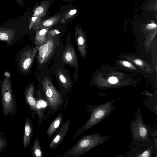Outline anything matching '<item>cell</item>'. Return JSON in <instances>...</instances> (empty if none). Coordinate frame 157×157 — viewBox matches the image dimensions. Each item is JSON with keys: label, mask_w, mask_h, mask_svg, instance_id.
<instances>
[{"label": "cell", "mask_w": 157, "mask_h": 157, "mask_svg": "<svg viewBox=\"0 0 157 157\" xmlns=\"http://www.w3.org/2000/svg\"><path fill=\"white\" fill-rule=\"evenodd\" d=\"M71 121L70 119H68L61 125L50 142L49 149H54L63 141L69 130Z\"/></svg>", "instance_id": "6"}, {"label": "cell", "mask_w": 157, "mask_h": 157, "mask_svg": "<svg viewBox=\"0 0 157 157\" xmlns=\"http://www.w3.org/2000/svg\"><path fill=\"white\" fill-rule=\"evenodd\" d=\"M36 100V113L38 118V124L40 126L42 123L47 111L48 105L43 94L38 90L34 94Z\"/></svg>", "instance_id": "8"}, {"label": "cell", "mask_w": 157, "mask_h": 157, "mask_svg": "<svg viewBox=\"0 0 157 157\" xmlns=\"http://www.w3.org/2000/svg\"><path fill=\"white\" fill-rule=\"evenodd\" d=\"M150 153L148 151H146L144 152H143L140 156L141 157H149L150 156Z\"/></svg>", "instance_id": "23"}, {"label": "cell", "mask_w": 157, "mask_h": 157, "mask_svg": "<svg viewBox=\"0 0 157 157\" xmlns=\"http://www.w3.org/2000/svg\"><path fill=\"white\" fill-rule=\"evenodd\" d=\"M4 134V132H0V153L8 145L7 140L3 136Z\"/></svg>", "instance_id": "17"}, {"label": "cell", "mask_w": 157, "mask_h": 157, "mask_svg": "<svg viewBox=\"0 0 157 157\" xmlns=\"http://www.w3.org/2000/svg\"><path fill=\"white\" fill-rule=\"evenodd\" d=\"M56 75L63 89V94L65 96V94L67 93L72 89L71 81L68 75L60 70L57 71Z\"/></svg>", "instance_id": "12"}, {"label": "cell", "mask_w": 157, "mask_h": 157, "mask_svg": "<svg viewBox=\"0 0 157 157\" xmlns=\"http://www.w3.org/2000/svg\"><path fill=\"white\" fill-rule=\"evenodd\" d=\"M75 41L81 55L84 57L85 55V40L81 33H77Z\"/></svg>", "instance_id": "15"}, {"label": "cell", "mask_w": 157, "mask_h": 157, "mask_svg": "<svg viewBox=\"0 0 157 157\" xmlns=\"http://www.w3.org/2000/svg\"><path fill=\"white\" fill-rule=\"evenodd\" d=\"M41 86L43 94L48 105L47 112L44 118L47 120L50 115L56 113L61 109L66 100L63 94L47 78H45L42 81Z\"/></svg>", "instance_id": "1"}, {"label": "cell", "mask_w": 157, "mask_h": 157, "mask_svg": "<svg viewBox=\"0 0 157 157\" xmlns=\"http://www.w3.org/2000/svg\"><path fill=\"white\" fill-rule=\"evenodd\" d=\"M139 133L141 137H145L147 134V129L144 127H141L139 129Z\"/></svg>", "instance_id": "18"}, {"label": "cell", "mask_w": 157, "mask_h": 157, "mask_svg": "<svg viewBox=\"0 0 157 157\" xmlns=\"http://www.w3.org/2000/svg\"><path fill=\"white\" fill-rule=\"evenodd\" d=\"M35 48H23L17 53L16 60L19 73L25 75L32 66L34 59L37 52Z\"/></svg>", "instance_id": "4"}, {"label": "cell", "mask_w": 157, "mask_h": 157, "mask_svg": "<svg viewBox=\"0 0 157 157\" xmlns=\"http://www.w3.org/2000/svg\"><path fill=\"white\" fill-rule=\"evenodd\" d=\"M1 93V103L5 117L8 115H15L17 106L14 94H13L10 77L5 76L0 82Z\"/></svg>", "instance_id": "2"}, {"label": "cell", "mask_w": 157, "mask_h": 157, "mask_svg": "<svg viewBox=\"0 0 157 157\" xmlns=\"http://www.w3.org/2000/svg\"><path fill=\"white\" fill-rule=\"evenodd\" d=\"M4 75L5 76L10 77V73L8 72H5L4 73Z\"/></svg>", "instance_id": "27"}, {"label": "cell", "mask_w": 157, "mask_h": 157, "mask_svg": "<svg viewBox=\"0 0 157 157\" xmlns=\"http://www.w3.org/2000/svg\"><path fill=\"white\" fill-rule=\"evenodd\" d=\"M108 105H104L99 107L89 108L88 110L90 111V116L87 122L80 127L74 135V137H77L86 131L92 128L98 123L108 113Z\"/></svg>", "instance_id": "5"}, {"label": "cell", "mask_w": 157, "mask_h": 157, "mask_svg": "<svg viewBox=\"0 0 157 157\" xmlns=\"http://www.w3.org/2000/svg\"><path fill=\"white\" fill-rule=\"evenodd\" d=\"M30 151L33 157H42L43 151L38 138L34 140L32 146H31Z\"/></svg>", "instance_id": "14"}, {"label": "cell", "mask_w": 157, "mask_h": 157, "mask_svg": "<svg viewBox=\"0 0 157 157\" xmlns=\"http://www.w3.org/2000/svg\"><path fill=\"white\" fill-rule=\"evenodd\" d=\"M43 12V9L41 7H37L35 10L34 13L36 15H38L41 14Z\"/></svg>", "instance_id": "19"}, {"label": "cell", "mask_w": 157, "mask_h": 157, "mask_svg": "<svg viewBox=\"0 0 157 157\" xmlns=\"http://www.w3.org/2000/svg\"><path fill=\"white\" fill-rule=\"evenodd\" d=\"M63 61L65 63L73 67H76L78 64L77 57L75 50L71 45L67 46L63 55Z\"/></svg>", "instance_id": "11"}, {"label": "cell", "mask_w": 157, "mask_h": 157, "mask_svg": "<svg viewBox=\"0 0 157 157\" xmlns=\"http://www.w3.org/2000/svg\"><path fill=\"white\" fill-rule=\"evenodd\" d=\"M157 27L156 24L154 23H151L148 24L147 25V28L148 29H155Z\"/></svg>", "instance_id": "22"}, {"label": "cell", "mask_w": 157, "mask_h": 157, "mask_svg": "<svg viewBox=\"0 0 157 157\" xmlns=\"http://www.w3.org/2000/svg\"><path fill=\"white\" fill-rule=\"evenodd\" d=\"M53 24V21L50 19L48 20L45 21L43 23V25L45 27H48L51 26Z\"/></svg>", "instance_id": "21"}, {"label": "cell", "mask_w": 157, "mask_h": 157, "mask_svg": "<svg viewBox=\"0 0 157 157\" xmlns=\"http://www.w3.org/2000/svg\"><path fill=\"white\" fill-rule=\"evenodd\" d=\"M35 86L34 83H30L25 86L24 94L26 104L28 106L31 114L34 118L36 114V100L34 97Z\"/></svg>", "instance_id": "9"}, {"label": "cell", "mask_w": 157, "mask_h": 157, "mask_svg": "<svg viewBox=\"0 0 157 157\" xmlns=\"http://www.w3.org/2000/svg\"><path fill=\"white\" fill-rule=\"evenodd\" d=\"M37 18V17H33L32 18V21H34Z\"/></svg>", "instance_id": "28"}, {"label": "cell", "mask_w": 157, "mask_h": 157, "mask_svg": "<svg viewBox=\"0 0 157 157\" xmlns=\"http://www.w3.org/2000/svg\"><path fill=\"white\" fill-rule=\"evenodd\" d=\"M33 128L32 121L29 118L27 117L25 123L23 145L24 149L28 147L33 134Z\"/></svg>", "instance_id": "10"}, {"label": "cell", "mask_w": 157, "mask_h": 157, "mask_svg": "<svg viewBox=\"0 0 157 157\" xmlns=\"http://www.w3.org/2000/svg\"><path fill=\"white\" fill-rule=\"evenodd\" d=\"M123 64L126 66L129 67L131 65V64L129 62L127 61H123Z\"/></svg>", "instance_id": "25"}, {"label": "cell", "mask_w": 157, "mask_h": 157, "mask_svg": "<svg viewBox=\"0 0 157 157\" xmlns=\"http://www.w3.org/2000/svg\"><path fill=\"white\" fill-rule=\"evenodd\" d=\"M99 144V137L96 134L82 137L74 145L64 153L63 157L81 156Z\"/></svg>", "instance_id": "3"}, {"label": "cell", "mask_w": 157, "mask_h": 157, "mask_svg": "<svg viewBox=\"0 0 157 157\" xmlns=\"http://www.w3.org/2000/svg\"><path fill=\"white\" fill-rule=\"evenodd\" d=\"M55 45L54 40L49 38L45 44L38 47L37 61L40 64L45 63L49 58L54 50Z\"/></svg>", "instance_id": "7"}, {"label": "cell", "mask_w": 157, "mask_h": 157, "mask_svg": "<svg viewBox=\"0 0 157 157\" xmlns=\"http://www.w3.org/2000/svg\"><path fill=\"white\" fill-rule=\"evenodd\" d=\"M63 120L62 113H60L50 124L47 130L46 135L50 138L53 136L61 126Z\"/></svg>", "instance_id": "13"}, {"label": "cell", "mask_w": 157, "mask_h": 157, "mask_svg": "<svg viewBox=\"0 0 157 157\" xmlns=\"http://www.w3.org/2000/svg\"><path fill=\"white\" fill-rule=\"evenodd\" d=\"M76 12V10H71L70 11L69 13L71 15H73Z\"/></svg>", "instance_id": "26"}, {"label": "cell", "mask_w": 157, "mask_h": 157, "mask_svg": "<svg viewBox=\"0 0 157 157\" xmlns=\"http://www.w3.org/2000/svg\"><path fill=\"white\" fill-rule=\"evenodd\" d=\"M108 81L112 84H115L117 82L118 79L115 77H112L109 78Z\"/></svg>", "instance_id": "20"}, {"label": "cell", "mask_w": 157, "mask_h": 157, "mask_svg": "<svg viewBox=\"0 0 157 157\" xmlns=\"http://www.w3.org/2000/svg\"><path fill=\"white\" fill-rule=\"evenodd\" d=\"M47 30L43 29L38 32L35 37L34 41L38 47L45 44L47 42V39L46 38Z\"/></svg>", "instance_id": "16"}, {"label": "cell", "mask_w": 157, "mask_h": 157, "mask_svg": "<svg viewBox=\"0 0 157 157\" xmlns=\"http://www.w3.org/2000/svg\"><path fill=\"white\" fill-rule=\"evenodd\" d=\"M134 62L136 64L139 66H141L143 64L142 61L141 60L139 59H136L135 60Z\"/></svg>", "instance_id": "24"}]
</instances>
